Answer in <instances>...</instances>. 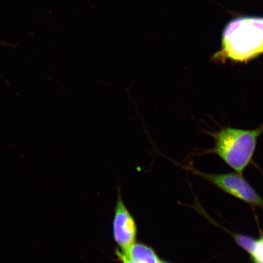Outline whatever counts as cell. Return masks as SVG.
Returning a JSON list of instances; mask_svg holds the SVG:
<instances>
[{
    "instance_id": "6da1fadb",
    "label": "cell",
    "mask_w": 263,
    "mask_h": 263,
    "mask_svg": "<svg viewBox=\"0 0 263 263\" xmlns=\"http://www.w3.org/2000/svg\"><path fill=\"white\" fill-rule=\"evenodd\" d=\"M263 54V17L242 16L230 22L223 31L221 48L214 62H248Z\"/></svg>"
},
{
    "instance_id": "7a4b0ae2",
    "label": "cell",
    "mask_w": 263,
    "mask_h": 263,
    "mask_svg": "<svg viewBox=\"0 0 263 263\" xmlns=\"http://www.w3.org/2000/svg\"><path fill=\"white\" fill-rule=\"evenodd\" d=\"M206 133L213 138L215 144L198 155L215 154L236 173L242 174L253 162L259 138L263 134V124L251 130L225 127Z\"/></svg>"
},
{
    "instance_id": "3957f363",
    "label": "cell",
    "mask_w": 263,
    "mask_h": 263,
    "mask_svg": "<svg viewBox=\"0 0 263 263\" xmlns=\"http://www.w3.org/2000/svg\"><path fill=\"white\" fill-rule=\"evenodd\" d=\"M181 166L194 175L201 177L230 195L246 203L263 209V199L247 182L242 174L238 173L211 174L200 172L193 165Z\"/></svg>"
},
{
    "instance_id": "277c9868",
    "label": "cell",
    "mask_w": 263,
    "mask_h": 263,
    "mask_svg": "<svg viewBox=\"0 0 263 263\" xmlns=\"http://www.w3.org/2000/svg\"><path fill=\"white\" fill-rule=\"evenodd\" d=\"M118 190L117 202L113 222L114 237L120 247L121 252L127 254L131 247L136 243L137 228L133 216L124 204L120 187Z\"/></svg>"
},
{
    "instance_id": "5b68a950",
    "label": "cell",
    "mask_w": 263,
    "mask_h": 263,
    "mask_svg": "<svg viewBox=\"0 0 263 263\" xmlns=\"http://www.w3.org/2000/svg\"><path fill=\"white\" fill-rule=\"evenodd\" d=\"M124 255L141 263H162L152 248L139 243H135Z\"/></svg>"
},
{
    "instance_id": "8992f818",
    "label": "cell",
    "mask_w": 263,
    "mask_h": 263,
    "mask_svg": "<svg viewBox=\"0 0 263 263\" xmlns=\"http://www.w3.org/2000/svg\"><path fill=\"white\" fill-rule=\"evenodd\" d=\"M234 238L238 245L250 254L252 255L254 254L256 244V241L255 239L242 235H235Z\"/></svg>"
},
{
    "instance_id": "52a82bcc",
    "label": "cell",
    "mask_w": 263,
    "mask_h": 263,
    "mask_svg": "<svg viewBox=\"0 0 263 263\" xmlns=\"http://www.w3.org/2000/svg\"><path fill=\"white\" fill-rule=\"evenodd\" d=\"M252 256L254 263H263V237L256 241L255 251Z\"/></svg>"
},
{
    "instance_id": "ba28073f",
    "label": "cell",
    "mask_w": 263,
    "mask_h": 263,
    "mask_svg": "<svg viewBox=\"0 0 263 263\" xmlns=\"http://www.w3.org/2000/svg\"><path fill=\"white\" fill-rule=\"evenodd\" d=\"M116 255L118 256V259H119L121 263H141L133 260V259L128 257V256L123 254L122 252L118 249L116 251Z\"/></svg>"
},
{
    "instance_id": "9c48e42d",
    "label": "cell",
    "mask_w": 263,
    "mask_h": 263,
    "mask_svg": "<svg viewBox=\"0 0 263 263\" xmlns=\"http://www.w3.org/2000/svg\"><path fill=\"white\" fill-rule=\"evenodd\" d=\"M162 263H167V262H162Z\"/></svg>"
}]
</instances>
